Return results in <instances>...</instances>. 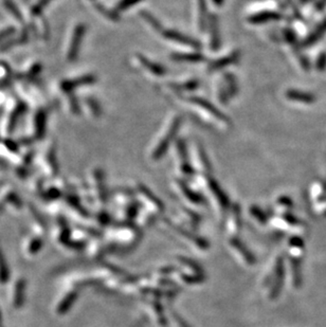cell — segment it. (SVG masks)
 <instances>
[{"mask_svg": "<svg viewBox=\"0 0 326 327\" xmlns=\"http://www.w3.org/2000/svg\"><path fill=\"white\" fill-rule=\"evenodd\" d=\"M181 123H182V118L178 117V115L171 122L168 131H165V134L160 140H159L158 145L155 147V150L152 151V159L159 160L165 155L171 143L175 140L177 133L179 131V128H180L181 126Z\"/></svg>", "mask_w": 326, "mask_h": 327, "instance_id": "1", "label": "cell"}, {"mask_svg": "<svg viewBox=\"0 0 326 327\" xmlns=\"http://www.w3.org/2000/svg\"><path fill=\"white\" fill-rule=\"evenodd\" d=\"M187 100L192 105L200 108L201 110L207 112L210 117H212L216 122H218L219 124L223 126H227V127L231 125V120H230L225 113L221 112L218 108H217L215 105H213L208 100L200 98V97H196V95L190 97Z\"/></svg>", "mask_w": 326, "mask_h": 327, "instance_id": "2", "label": "cell"}, {"mask_svg": "<svg viewBox=\"0 0 326 327\" xmlns=\"http://www.w3.org/2000/svg\"><path fill=\"white\" fill-rule=\"evenodd\" d=\"M86 30L87 28L85 23H78L73 28L66 50V60L68 62H74L76 60V57H78L83 38H84L86 33Z\"/></svg>", "mask_w": 326, "mask_h": 327, "instance_id": "3", "label": "cell"}, {"mask_svg": "<svg viewBox=\"0 0 326 327\" xmlns=\"http://www.w3.org/2000/svg\"><path fill=\"white\" fill-rule=\"evenodd\" d=\"M162 35L168 41L174 42L179 44H182V46L184 47H190L195 50H199L201 48V44L199 42L188 35H184L180 33V32L175 31V30H164Z\"/></svg>", "mask_w": 326, "mask_h": 327, "instance_id": "4", "label": "cell"}, {"mask_svg": "<svg viewBox=\"0 0 326 327\" xmlns=\"http://www.w3.org/2000/svg\"><path fill=\"white\" fill-rule=\"evenodd\" d=\"M95 81H97V78H95L93 74H86L80 76V78L65 80L61 82L60 89L65 93H72V91L75 90L76 88L91 85Z\"/></svg>", "mask_w": 326, "mask_h": 327, "instance_id": "5", "label": "cell"}, {"mask_svg": "<svg viewBox=\"0 0 326 327\" xmlns=\"http://www.w3.org/2000/svg\"><path fill=\"white\" fill-rule=\"evenodd\" d=\"M239 59H240L239 51H234V52H231V53H229L228 55L222 56L218 60L213 61L209 65L208 70L210 72L220 71V70L227 68L228 66L234 65V64H236L239 61Z\"/></svg>", "mask_w": 326, "mask_h": 327, "instance_id": "6", "label": "cell"}, {"mask_svg": "<svg viewBox=\"0 0 326 327\" xmlns=\"http://www.w3.org/2000/svg\"><path fill=\"white\" fill-rule=\"evenodd\" d=\"M210 31V48L212 51H217L220 48V30L219 22L217 15H211L209 18Z\"/></svg>", "mask_w": 326, "mask_h": 327, "instance_id": "7", "label": "cell"}, {"mask_svg": "<svg viewBox=\"0 0 326 327\" xmlns=\"http://www.w3.org/2000/svg\"><path fill=\"white\" fill-rule=\"evenodd\" d=\"M136 61L144 70L149 71L151 74H154L155 76H163L168 72L165 67L160 65V64L152 62L142 54H136Z\"/></svg>", "mask_w": 326, "mask_h": 327, "instance_id": "8", "label": "cell"}, {"mask_svg": "<svg viewBox=\"0 0 326 327\" xmlns=\"http://www.w3.org/2000/svg\"><path fill=\"white\" fill-rule=\"evenodd\" d=\"M27 109V106L25 104L22 103V102H18L14 105V107L12 108V110L8 114V119H6L5 122V131L8 133H11L17 124L19 117H22V113L25 111Z\"/></svg>", "mask_w": 326, "mask_h": 327, "instance_id": "9", "label": "cell"}, {"mask_svg": "<svg viewBox=\"0 0 326 327\" xmlns=\"http://www.w3.org/2000/svg\"><path fill=\"white\" fill-rule=\"evenodd\" d=\"M176 150H177V153H178V157H179V161H180V163H181V166H180L181 171L187 175L193 174V169H192V166H191L190 161H189L187 145H185V142L182 139L177 141Z\"/></svg>", "mask_w": 326, "mask_h": 327, "instance_id": "10", "label": "cell"}, {"mask_svg": "<svg viewBox=\"0 0 326 327\" xmlns=\"http://www.w3.org/2000/svg\"><path fill=\"white\" fill-rule=\"evenodd\" d=\"M280 19H282V15L280 13L273 11H263L251 15L248 18V22L251 24H261L269 22L280 21Z\"/></svg>", "mask_w": 326, "mask_h": 327, "instance_id": "11", "label": "cell"}, {"mask_svg": "<svg viewBox=\"0 0 326 327\" xmlns=\"http://www.w3.org/2000/svg\"><path fill=\"white\" fill-rule=\"evenodd\" d=\"M47 111L44 109H40L34 117V134L36 139L43 138L47 128Z\"/></svg>", "mask_w": 326, "mask_h": 327, "instance_id": "12", "label": "cell"}, {"mask_svg": "<svg viewBox=\"0 0 326 327\" xmlns=\"http://www.w3.org/2000/svg\"><path fill=\"white\" fill-rule=\"evenodd\" d=\"M285 95L289 101L296 102V103H301V104H312L316 100L314 94L304 92V91L295 90V89H289V90H287Z\"/></svg>", "mask_w": 326, "mask_h": 327, "instance_id": "13", "label": "cell"}, {"mask_svg": "<svg viewBox=\"0 0 326 327\" xmlns=\"http://www.w3.org/2000/svg\"><path fill=\"white\" fill-rule=\"evenodd\" d=\"M172 61L178 63H202L206 61V56L199 52L193 53H174L171 55Z\"/></svg>", "mask_w": 326, "mask_h": 327, "instance_id": "14", "label": "cell"}, {"mask_svg": "<svg viewBox=\"0 0 326 327\" xmlns=\"http://www.w3.org/2000/svg\"><path fill=\"white\" fill-rule=\"evenodd\" d=\"M208 16V4L207 0H197V22L200 31L206 28Z\"/></svg>", "mask_w": 326, "mask_h": 327, "instance_id": "15", "label": "cell"}, {"mask_svg": "<svg viewBox=\"0 0 326 327\" xmlns=\"http://www.w3.org/2000/svg\"><path fill=\"white\" fill-rule=\"evenodd\" d=\"M28 40H29V33L27 30H24L19 36L12 38V40L6 41L0 44V51H6L15 46H22V44L27 43Z\"/></svg>", "mask_w": 326, "mask_h": 327, "instance_id": "16", "label": "cell"}, {"mask_svg": "<svg viewBox=\"0 0 326 327\" xmlns=\"http://www.w3.org/2000/svg\"><path fill=\"white\" fill-rule=\"evenodd\" d=\"M225 84L226 90L230 98H235L239 93V84L238 80L234 76L233 73H226L225 74Z\"/></svg>", "mask_w": 326, "mask_h": 327, "instance_id": "17", "label": "cell"}, {"mask_svg": "<svg viewBox=\"0 0 326 327\" xmlns=\"http://www.w3.org/2000/svg\"><path fill=\"white\" fill-rule=\"evenodd\" d=\"M200 82L197 80H191L183 83H179V84H172L170 87L174 89L177 92H183V91H194L197 88H199Z\"/></svg>", "mask_w": 326, "mask_h": 327, "instance_id": "18", "label": "cell"}, {"mask_svg": "<svg viewBox=\"0 0 326 327\" xmlns=\"http://www.w3.org/2000/svg\"><path fill=\"white\" fill-rule=\"evenodd\" d=\"M46 152V155H44V162L48 165V168L50 172L52 174H56L57 171H59V166H57L56 162V151L53 146H50L49 149Z\"/></svg>", "mask_w": 326, "mask_h": 327, "instance_id": "19", "label": "cell"}, {"mask_svg": "<svg viewBox=\"0 0 326 327\" xmlns=\"http://www.w3.org/2000/svg\"><path fill=\"white\" fill-rule=\"evenodd\" d=\"M140 16H141V18L143 19V21L146 23L151 25L152 29H154L157 32H160L161 34L163 33L164 30H163V27H162L161 22H159L157 18H155L154 15L151 14L150 12H148V11H141V12H140Z\"/></svg>", "mask_w": 326, "mask_h": 327, "instance_id": "20", "label": "cell"}, {"mask_svg": "<svg viewBox=\"0 0 326 327\" xmlns=\"http://www.w3.org/2000/svg\"><path fill=\"white\" fill-rule=\"evenodd\" d=\"M209 185H210L211 191H212V193L217 198V200H218V202L221 204V206H227V204L229 203L228 197L225 195V193H223L222 190L219 188V185L217 184V182L211 179V180L209 181Z\"/></svg>", "mask_w": 326, "mask_h": 327, "instance_id": "21", "label": "cell"}, {"mask_svg": "<svg viewBox=\"0 0 326 327\" xmlns=\"http://www.w3.org/2000/svg\"><path fill=\"white\" fill-rule=\"evenodd\" d=\"M13 72L8 64L0 63V85L9 84L12 80Z\"/></svg>", "mask_w": 326, "mask_h": 327, "instance_id": "22", "label": "cell"}, {"mask_svg": "<svg viewBox=\"0 0 326 327\" xmlns=\"http://www.w3.org/2000/svg\"><path fill=\"white\" fill-rule=\"evenodd\" d=\"M94 6H95V9H97L102 15L106 17L107 19H109V21H111V22H119L120 21V16L116 11L107 9L106 6H104L103 4H101V3H95Z\"/></svg>", "mask_w": 326, "mask_h": 327, "instance_id": "23", "label": "cell"}, {"mask_svg": "<svg viewBox=\"0 0 326 327\" xmlns=\"http://www.w3.org/2000/svg\"><path fill=\"white\" fill-rule=\"evenodd\" d=\"M41 70H42L41 64L40 63H34V64H32V65H30V67L28 69L24 70V71L22 74V76L24 79H27V80H33V79L36 78L38 74H40Z\"/></svg>", "mask_w": 326, "mask_h": 327, "instance_id": "24", "label": "cell"}, {"mask_svg": "<svg viewBox=\"0 0 326 327\" xmlns=\"http://www.w3.org/2000/svg\"><path fill=\"white\" fill-rule=\"evenodd\" d=\"M85 103L87 107L89 108V111H90V113L93 115V117L99 118L102 114V108L100 104L98 103L97 100H94L93 98H87L85 100Z\"/></svg>", "mask_w": 326, "mask_h": 327, "instance_id": "25", "label": "cell"}, {"mask_svg": "<svg viewBox=\"0 0 326 327\" xmlns=\"http://www.w3.org/2000/svg\"><path fill=\"white\" fill-rule=\"evenodd\" d=\"M179 185H180V189L182 190L184 195L187 196L189 198V199H191L192 201H194L196 203L197 202L200 203V202L203 201V198L199 194H197V193H195V192L192 191L191 189H189L183 182H180V183H179Z\"/></svg>", "mask_w": 326, "mask_h": 327, "instance_id": "26", "label": "cell"}, {"mask_svg": "<svg viewBox=\"0 0 326 327\" xmlns=\"http://www.w3.org/2000/svg\"><path fill=\"white\" fill-rule=\"evenodd\" d=\"M4 5H5V9L10 12V14L13 17H14L16 21H18V22L22 21V13H21V11L18 10L17 5L14 2L11 1V0H4Z\"/></svg>", "mask_w": 326, "mask_h": 327, "instance_id": "27", "label": "cell"}, {"mask_svg": "<svg viewBox=\"0 0 326 327\" xmlns=\"http://www.w3.org/2000/svg\"><path fill=\"white\" fill-rule=\"evenodd\" d=\"M197 155H198V159H199V161H200V163L202 165V168L204 170L209 171L211 169V164L209 162V159H208V156H207L206 152H204L203 147L200 146V145L197 146Z\"/></svg>", "mask_w": 326, "mask_h": 327, "instance_id": "28", "label": "cell"}, {"mask_svg": "<svg viewBox=\"0 0 326 327\" xmlns=\"http://www.w3.org/2000/svg\"><path fill=\"white\" fill-rule=\"evenodd\" d=\"M143 0H120L119 3L117 4V10L118 11H127L129 9H130L131 6L136 5L140 2H142Z\"/></svg>", "mask_w": 326, "mask_h": 327, "instance_id": "29", "label": "cell"}, {"mask_svg": "<svg viewBox=\"0 0 326 327\" xmlns=\"http://www.w3.org/2000/svg\"><path fill=\"white\" fill-rule=\"evenodd\" d=\"M51 1H52V0H38L35 4L32 6V14L34 16H38Z\"/></svg>", "mask_w": 326, "mask_h": 327, "instance_id": "30", "label": "cell"}, {"mask_svg": "<svg viewBox=\"0 0 326 327\" xmlns=\"http://www.w3.org/2000/svg\"><path fill=\"white\" fill-rule=\"evenodd\" d=\"M68 105H69L70 110H71L74 114L80 113L79 101L76 100V98L73 97V95H69V98H68Z\"/></svg>", "mask_w": 326, "mask_h": 327, "instance_id": "31", "label": "cell"}, {"mask_svg": "<svg viewBox=\"0 0 326 327\" xmlns=\"http://www.w3.org/2000/svg\"><path fill=\"white\" fill-rule=\"evenodd\" d=\"M15 33V28L13 27H8L4 28L2 30H0V43H4V40L9 38L11 35Z\"/></svg>", "mask_w": 326, "mask_h": 327, "instance_id": "32", "label": "cell"}, {"mask_svg": "<svg viewBox=\"0 0 326 327\" xmlns=\"http://www.w3.org/2000/svg\"><path fill=\"white\" fill-rule=\"evenodd\" d=\"M283 35H284V38H285V41L290 44H295L297 43V38H296V34L293 33V31L292 30H289V29H286L283 31Z\"/></svg>", "mask_w": 326, "mask_h": 327, "instance_id": "33", "label": "cell"}, {"mask_svg": "<svg viewBox=\"0 0 326 327\" xmlns=\"http://www.w3.org/2000/svg\"><path fill=\"white\" fill-rule=\"evenodd\" d=\"M326 66V54H321L319 56V59L316 63V68L319 70V71H322V70L325 68Z\"/></svg>", "mask_w": 326, "mask_h": 327, "instance_id": "34", "label": "cell"}, {"mask_svg": "<svg viewBox=\"0 0 326 327\" xmlns=\"http://www.w3.org/2000/svg\"><path fill=\"white\" fill-rule=\"evenodd\" d=\"M212 2L216 6H221L223 3H225V0H212Z\"/></svg>", "mask_w": 326, "mask_h": 327, "instance_id": "35", "label": "cell"}]
</instances>
